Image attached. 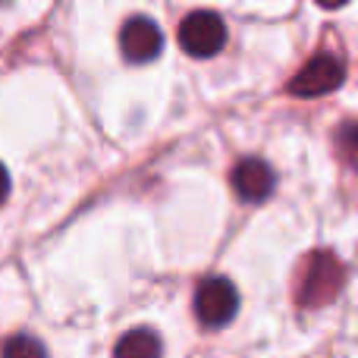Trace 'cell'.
<instances>
[{
  "instance_id": "7a4b0ae2",
  "label": "cell",
  "mask_w": 358,
  "mask_h": 358,
  "mask_svg": "<svg viewBox=\"0 0 358 358\" xmlns=\"http://www.w3.org/2000/svg\"><path fill=\"white\" fill-rule=\"evenodd\" d=\"M223 44H227V25L210 10L189 13V16L182 19V25H179V48L189 57L208 60V57L220 54Z\"/></svg>"
},
{
  "instance_id": "6da1fadb",
  "label": "cell",
  "mask_w": 358,
  "mask_h": 358,
  "mask_svg": "<svg viewBox=\"0 0 358 358\" xmlns=\"http://www.w3.org/2000/svg\"><path fill=\"white\" fill-rule=\"evenodd\" d=\"M343 280H346V267L336 261V255L315 252L302 271L299 302H302L305 308H324V305H327L330 299H336V292L343 289Z\"/></svg>"
},
{
  "instance_id": "30bf717a",
  "label": "cell",
  "mask_w": 358,
  "mask_h": 358,
  "mask_svg": "<svg viewBox=\"0 0 358 358\" xmlns=\"http://www.w3.org/2000/svg\"><path fill=\"white\" fill-rule=\"evenodd\" d=\"M6 195H10V173H6V167L0 164V204H3Z\"/></svg>"
},
{
  "instance_id": "5b68a950",
  "label": "cell",
  "mask_w": 358,
  "mask_h": 358,
  "mask_svg": "<svg viewBox=\"0 0 358 358\" xmlns=\"http://www.w3.org/2000/svg\"><path fill=\"white\" fill-rule=\"evenodd\" d=\"M164 35L148 16H132L120 31V50L129 63H148L161 54Z\"/></svg>"
},
{
  "instance_id": "8992f818",
  "label": "cell",
  "mask_w": 358,
  "mask_h": 358,
  "mask_svg": "<svg viewBox=\"0 0 358 358\" xmlns=\"http://www.w3.org/2000/svg\"><path fill=\"white\" fill-rule=\"evenodd\" d=\"M273 182H277L273 170L267 167L261 157H245V161H239L233 167V189H236V195L248 204L264 201L273 192Z\"/></svg>"
},
{
  "instance_id": "277c9868",
  "label": "cell",
  "mask_w": 358,
  "mask_h": 358,
  "mask_svg": "<svg viewBox=\"0 0 358 358\" xmlns=\"http://www.w3.org/2000/svg\"><path fill=\"white\" fill-rule=\"evenodd\" d=\"M239 311V292L227 277H208L195 289V315L204 327H223Z\"/></svg>"
},
{
  "instance_id": "3957f363",
  "label": "cell",
  "mask_w": 358,
  "mask_h": 358,
  "mask_svg": "<svg viewBox=\"0 0 358 358\" xmlns=\"http://www.w3.org/2000/svg\"><path fill=\"white\" fill-rule=\"evenodd\" d=\"M346 79V63L336 54H317L289 79V94L296 98H321L343 85Z\"/></svg>"
},
{
  "instance_id": "ba28073f",
  "label": "cell",
  "mask_w": 358,
  "mask_h": 358,
  "mask_svg": "<svg viewBox=\"0 0 358 358\" xmlns=\"http://www.w3.org/2000/svg\"><path fill=\"white\" fill-rule=\"evenodd\" d=\"M0 358H48L44 346L29 334H19V336H10L0 349Z\"/></svg>"
},
{
  "instance_id": "8fae6325",
  "label": "cell",
  "mask_w": 358,
  "mask_h": 358,
  "mask_svg": "<svg viewBox=\"0 0 358 358\" xmlns=\"http://www.w3.org/2000/svg\"><path fill=\"white\" fill-rule=\"evenodd\" d=\"M315 3H321L324 10H340V6H346L349 0H315Z\"/></svg>"
},
{
  "instance_id": "9c48e42d",
  "label": "cell",
  "mask_w": 358,
  "mask_h": 358,
  "mask_svg": "<svg viewBox=\"0 0 358 358\" xmlns=\"http://www.w3.org/2000/svg\"><path fill=\"white\" fill-rule=\"evenodd\" d=\"M336 145H340L343 157L358 170V123H343L336 132Z\"/></svg>"
},
{
  "instance_id": "52a82bcc",
  "label": "cell",
  "mask_w": 358,
  "mask_h": 358,
  "mask_svg": "<svg viewBox=\"0 0 358 358\" xmlns=\"http://www.w3.org/2000/svg\"><path fill=\"white\" fill-rule=\"evenodd\" d=\"M113 358H161V340L155 330L136 327L113 346Z\"/></svg>"
}]
</instances>
